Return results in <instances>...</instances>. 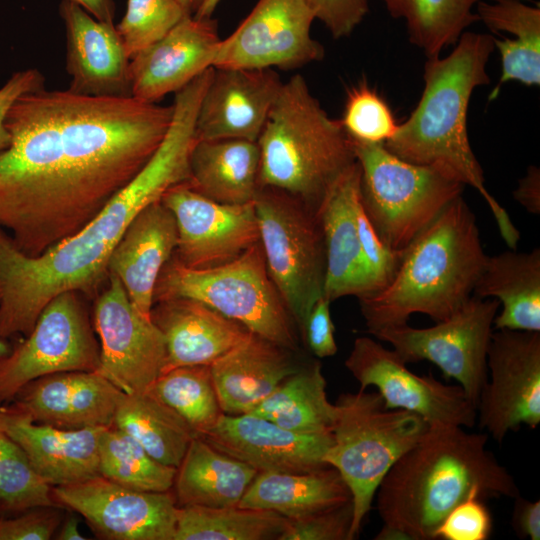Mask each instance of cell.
I'll return each instance as SVG.
<instances>
[{
  "label": "cell",
  "instance_id": "cell-1",
  "mask_svg": "<svg viewBox=\"0 0 540 540\" xmlns=\"http://www.w3.org/2000/svg\"><path fill=\"white\" fill-rule=\"evenodd\" d=\"M173 105L44 88L10 107L0 152V227L39 256L86 226L162 143Z\"/></svg>",
  "mask_w": 540,
  "mask_h": 540
},
{
  "label": "cell",
  "instance_id": "cell-2",
  "mask_svg": "<svg viewBox=\"0 0 540 540\" xmlns=\"http://www.w3.org/2000/svg\"><path fill=\"white\" fill-rule=\"evenodd\" d=\"M195 121L192 110L175 109L162 143L134 179L80 231L45 253L27 256L0 227V338L28 335L44 307L63 292L98 295L109 258L134 217L190 180Z\"/></svg>",
  "mask_w": 540,
  "mask_h": 540
},
{
  "label": "cell",
  "instance_id": "cell-3",
  "mask_svg": "<svg viewBox=\"0 0 540 540\" xmlns=\"http://www.w3.org/2000/svg\"><path fill=\"white\" fill-rule=\"evenodd\" d=\"M487 434L432 424L381 481L376 495L382 522L412 540H435L446 516L470 497L515 498L518 486L486 448Z\"/></svg>",
  "mask_w": 540,
  "mask_h": 540
},
{
  "label": "cell",
  "instance_id": "cell-4",
  "mask_svg": "<svg viewBox=\"0 0 540 540\" xmlns=\"http://www.w3.org/2000/svg\"><path fill=\"white\" fill-rule=\"evenodd\" d=\"M494 49V35L464 32L448 56L428 58L419 102L384 146L407 162L436 168L474 188L507 246L516 249L520 232L485 187L467 133L469 102L475 88L490 83L486 65Z\"/></svg>",
  "mask_w": 540,
  "mask_h": 540
},
{
  "label": "cell",
  "instance_id": "cell-5",
  "mask_svg": "<svg viewBox=\"0 0 540 540\" xmlns=\"http://www.w3.org/2000/svg\"><path fill=\"white\" fill-rule=\"evenodd\" d=\"M486 258L475 216L461 195L403 250L385 288L357 298L368 332L408 324L414 313L447 319L473 295Z\"/></svg>",
  "mask_w": 540,
  "mask_h": 540
},
{
  "label": "cell",
  "instance_id": "cell-6",
  "mask_svg": "<svg viewBox=\"0 0 540 540\" xmlns=\"http://www.w3.org/2000/svg\"><path fill=\"white\" fill-rule=\"evenodd\" d=\"M257 143L259 187L281 190L315 212L356 161L340 121L328 116L299 74L282 84Z\"/></svg>",
  "mask_w": 540,
  "mask_h": 540
},
{
  "label": "cell",
  "instance_id": "cell-7",
  "mask_svg": "<svg viewBox=\"0 0 540 540\" xmlns=\"http://www.w3.org/2000/svg\"><path fill=\"white\" fill-rule=\"evenodd\" d=\"M335 405L333 442L324 462L339 472L351 493L352 540L359 535L381 481L429 424L416 413L385 408L378 392L363 388L341 394Z\"/></svg>",
  "mask_w": 540,
  "mask_h": 540
},
{
  "label": "cell",
  "instance_id": "cell-8",
  "mask_svg": "<svg viewBox=\"0 0 540 540\" xmlns=\"http://www.w3.org/2000/svg\"><path fill=\"white\" fill-rule=\"evenodd\" d=\"M180 297L200 301L254 334L298 349V327L268 274L260 242L209 269L188 268L173 254L157 279L154 303Z\"/></svg>",
  "mask_w": 540,
  "mask_h": 540
},
{
  "label": "cell",
  "instance_id": "cell-9",
  "mask_svg": "<svg viewBox=\"0 0 540 540\" xmlns=\"http://www.w3.org/2000/svg\"><path fill=\"white\" fill-rule=\"evenodd\" d=\"M351 140V139H350ZM360 168V200L381 240L404 250L454 199L464 184L430 166L407 162L384 144L351 140Z\"/></svg>",
  "mask_w": 540,
  "mask_h": 540
},
{
  "label": "cell",
  "instance_id": "cell-10",
  "mask_svg": "<svg viewBox=\"0 0 540 540\" xmlns=\"http://www.w3.org/2000/svg\"><path fill=\"white\" fill-rule=\"evenodd\" d=\"M268 274L302 333L324 295L326 254L315 211L275 188L259 187L253 200Z\"/></svg>",
  "mask_w": 540,
  "mask_h": 540
},
{
  "label": "cell",
  "instance_id": "cell-11",
  "mask_svg": "<svg viewBox=\"0 0 540 540\" xmlns=\"http://www.w3.org/2000/svg\"><path fill=\"white\" fill-rule=\"evenodd\" d=\"M84 295L66 291L40 313L33 329L0 357V406L40 377L66 371H97L100 347Z\"/></svg>",
  "mask_w": 540,
  "mask_h": 540
},
{
  "label": "cell",
  "instance_id": "cell-12",
  "mask_svg": "<svg viewBox=\"0 0 540 540\" xmlns=\"http://www.w3.org/2000/svg\"><path fill=\"white\" fill-rule=\"evenodd\" d=\"M500 303L472 295L456 312L428 328L408 324L372 333L406 363L427 360L455 379L476 406L487 382V352Z\"/></svg>",
  "mask_w": 540,
  "mask_h": 540
},
{
  "label": "cell",
  "instance_id": "cell-13",
  "mask_svg": "<svg viewBox=\"0 0 540 540\" xmlns=\"http://www.w3.org/2000/svg\"><path fill=\"white\" fill-rule=\"evenodd\" d=\"M92 323L100 340L97 371L123 393L148 391L164 366L165 340L112 274L95 297Z\"/></svg>",
  "mask_w": 540,
  "mask_h": 540
},
{
  "label": "cell",
  "instance_id": "cell-14",
  "mask_svg": "<svg viewBox=\"0 0 540 540\" xmlns=\"http://www.w3.org/2000/svg\"><path fill=\"white\" fill-rule=\"evenodd\" d=\"M487 379L477 404L479 427L501 443L521 425L540 423V332L497 329L487 352Z\"/></svg>",
  "mask_w": 540,
  "mask_h": 540
},
{
  "label": "cell",
  "instance_id": "cell-15",
  "mask_svg": "<svg viewBox=\"0 0 540 540\" xmlns=\"http://www.w3.org/2000/svg\"><path fill=\"white\" fill-rule=\"evenodd\" d=\"M406 365L394 350L367 336L354 340L345 360L360 388H377L385 408L416 413L429 425L474 426L476 406L461 386L444 384L432 375H417Z\"/></svg>",
  "mask_w": 540,
  "mask_h": 540
},
{
  "label": "cell",
  "instance_id": "cell-16",
  "mask_svg": "<svg viewBox=\"0 0 540 540\" xmlns=\"http://www.w3.org/2000/svg\"><path fill=\"white\" fill-rule=\"evenodd\" d=\"M314 19L302 0H258L221 39L213 67L293 70L320 61L325 51L311 36Z\"/></svg>",
  "mask_w": 540,
  "mask_h": 540
},
{
  "label": "cell",
  "instance_id": "cell-17",
  "mask_svg": "<svg viewBox=\"0 0 540 540\" xmlns=\"http://www.w3.org/2000/svg\"><path fill=\"white\" fill-rule=\"evenodd\" d=\"M51 491L54 501L80 514L98 538L174 540L178 505L170 491H137L100 475Z\"/></svg>",
  "mask_w": 540,
  "mask_h": 540
},
{
  "label": "cell",
  "instance_id": "cell-18",
  "mask_svg": "<svg viewBox=\"0 0 540 540\" xmlns=\"http://www.w3.org/2000/svg\"><path fill=\"white\" fill-rule=\"evenodd\" d=\"M161 202L172 212L177 225L174 256L188 268L224 265L259 242L253 202L219 203L193 190L188 182L168 189Z\"/></svg>",
  "mask_w": 540,
  "mask_h": 540
},
{
  "label": "cell",
  "instance_id": "cell-19",
  "mask_svg": "<svg viewBox=\"0 0 540 540\" xmlns=\"http://www.w3.org/2000/svg\"><path fill=\"white\" fill-rule=\"evenodd\" d=\"M199 437L258 472L283 473H304L329 467L324 456L333 442L332 432L296 433L251 413H223L217 423Z\"/></svg>",
  "mask_w": 540,
  "mask_h": 540
},
{
  "label": "cell",
  "instance_id": "cell-20",
  "mask_svg": "<svg viewBox=\"0 0 540 540\" xmlns=\"http://www.w3.org/2000/svg\"><path fill=\"white\" fill-rule=\"evenodd\" d=\"M282 84L272 68L213 67L197 112V139L257 142Z\"/></svg>",
  "mask_w": 540,
  "mask_h": 540
},
{
  "label": "cell",
  "instance_id": "cell-21",
  "mask_svg": "<svg viewBox=\"0 0 540 540\" xmlns=\"http://www.w3.org/2000/svg\"><path fill=\"white\" fill-rule=\"evenodd\" d=\"M221 39L211 18L185 16L164 37L130 59L132 97L156 103L213 67Z\"/></svg>",
  "mask_w": 540,
  "mask_h": 540
},
{
  "label": "cell",
  "instance_id": "cell-22",
  "mask_svg": "<svg viewBox=\"0 0 540 540\" xmlns=\"http://www.w3.org/2000/svg\"><path fill=\"white\" fill-rule=\"evenodd\" d=\"M68 90L91 97H132L130 58L115 23L97 20L73 0H61Z\"/></svg>",
  "mask_w": 540,
  "mask_h": 540
},
{
  "label": "cell",
  "instance_id": "cell-23",
  "mask_svg": "<svg viewBox=\"0 0 540 540\" xmlns=\"http://www.w3.org/2000/svg\"><path fill=\"white\" fill-rule=\"evenodd\" d=\"M122 393L98 371H66L31 381L5 405L59 428L109 427Z\"/></svg>",
  "mask_w": 540,
  "mask_h": 540
},
{
  "label": "cell",
  "instance_id": "cell-24",
  "mask_svg": "<svg viewBox=\"0 0 540 540\" xmlns=\"http://www.w3.org/2000/svg\"><path fill=\"white\" fill-rule=\"evenodd\" d=\"M0 427L24 451L32 469L50 487L99 475V437L105 427L64 429L31 421L0 406Z\"/></svg>",
  "mask_w": 540,
  "mask_h": 540
},
{
  "label": "cell",
  "instance_id": "cell-25",
  "mask_svg": "<svg viewBox=\"0 0 540 540\" xmlns=\"http://www.w3.org/2000/svg\"><path fill=\"white\" fill-rule=\"evenodd\" d=\"M360 202V168L355 161L334 182L319 208L326 274L324 296L330 301L371 292L356 223Z\"/></svg>",
  "mask_w": 540,
  "mask_h": 540
},
{
  "label": "cell",
  "instance_id": "cell-26",
  "mask_svg": "<svg viewBox=\"0 0 540 540\" xmlns=\"http://www.w3.org/2000/svg\"><path fill=\"white\" fill-rule=\"evenodd\" d=\"M151 320L165 340L161 374L183 366L211 365L250 334L241 323L190 298L155 302Z\"/></svg>",
  "mask_w": 540,
  "mask_h": 540
},
{
  "label": "cell",
  "instance_id": "cell-27",
  "mask_svg": "<svg viewBox=\"0 0 540 540\" xmlns=\"http://www.w3.org/2000/svg\"><path fill=\"white\" fill-rule=\"evenodd\" d=\"M178 243L172 212L155 201L131 221L108 261V275L116 276L137 311L151 319L159 274Z\"/></svg>",
  "mask_w": 540,
  "mask_h": 540
},
{
  "label": "cell",
  "instance_id": "cell-28",
  "mask_svg": "<svg viewBox=\"0 0 540 540\" xmlns=\"http://www.w3.org/2000/svg\"><path fill=\"white\" fill-rule=\"evenodd\" d=\"M301 366L294 351L250 332L210 365L223 413L251 412Z\"/></svg>",
  "mask_w": 540,
  "mask_h": 540
},
{
  "label": "cell",
  "instance_id": "cell-29",
  "mask_svg": "<svg viewBox=\"0 0 540 540\" xmlns=\"http://www.w3.org/2000/svg\"><path fill=\"white\" fill-rule=\"evenodd\" d=\"M473 295L502 305L493 321L496 330L540 332V249L487 256Z\"/></svg>",
  "mask_w": 540,
  "mask_h": 540
},
{
  "label": "cell",
  "instance_id": "cell-30",
  "mask_svg": "<svg viewBox=\"0 0 540 540\" xmlns=\"http://www.w3.org/2000/svg\"><path fill=\"white\" fill-rule=\"evenodd\" d=\"M260 150L243 139L198 140L190 154L189 186L223 204L253 202L259 188Z\"/></svg>",
  "mask_w": 540,
  "mask_h": 540
},
{
  "label": "cell",
  "instance_id": "cell-31",
  "mask_svg": "<svg viewBox=\"0 0 540 540\" xmlns=\"http://www.w3.org/2000/svg\"><path fill=\"white\" fill-rule=\"evenodd\" d=\"M349 501L346 483L329 466L304 473L258 472L237 506L296 519Z\"/></svg>",
  "mask_w": 540,
  "mask_h": 540
},
{
  "label": "cell",
  "instance_id": "cell-32",
  "mask_svg": "<svg viewBox=\"0 0 540 540\" xmlns=\"http://www.w3.org/2000/svg\"><path fill=\"white\" fill-rule=\"evenodd\" d=\"M258 471L197 436L177 467L173 487L178 506H237Z\"/></svg>",
  "mask_w": 540,
  "mask_h": 540
},
{
  "label": "cell",
  "instance_id": "cell-33",
  "mask_svg": "<svg viewBox=\"0 0 540 540\" xmlns=\"http://www.w3.org/2000/svg\"><path fill=\"white\" fill-rule=\"evenodd\" d=\"M479 21L494 34L507 32L515 38L498 39L494 46L501 57V75L494 95L509 81L540 85V8L520 0H481L476 4Z\"/></svg>",
  "mask_w": 540,
  "mask_h": 540
},
{
  "label": "cell",
  "instance_id": "cell-34",
  "mask_svg": "<svg viewBox=\"0 0 540 540\" xmlns=\"http://www.w3.org/2000/svg\"><path fill=\"white\" fill-rule=\"evenodd\" d=\"M301 434L332 432L337 408L329 402L326 380L317 360L288 376L251 412Z\"/></svg>",
  "mask_w": 540,
  "mask_h": 540
},
{
  "label": "cell",
  "instance_id": "cell-35",
  "mask_svg": "<svg viewBox=\"0 0 540 540\" xmlns=\"http://www.w3.org/2000/svg\"><path fill=\"white\" fill-rule=\"evenodd\" d=\"M112 425L134 438L154 459L176 468L198 436L177 412L149 391L122 393Z\"/></svg>",
  "mask_w": 540,
  "mask_h": 540
},
{
  "label": "cell",
  "instance_id": "cell-36",
  "mask_svg": "<svg viewBox=\"0 0 540 540\" xmlns=\"http://www.w3.org/2000/svg\"><path fill=\"white\" fill-rule=\"evenodd\" d=\"M287 518L268 510L178 506L174 540H279Z\"/></svg>",
  "mask_w": 540,
  "mask_h": 540
},
{
  "label": "cell",
  "instance_id": "cell-37",
  "mask_svg": "<svg viewBox=\"0 0 540 540\" xmlns=\"http://www.w3.org/2000/svg\"><path fill=\"white\" fill-rule=\"evenodd\" d=\"M389 14L405 20L409 41L427 58L439 56L479 21L473 7L481 0H381Z\"/></svg>",
  "mask_w": 540,
  "mask_h": 540
},
{
  "label": "cell",
  "instance_id": "cell-38",
  "mask_svg": "<svg viewBox=\"0 0 540 540\" xmlns=\"http://www.w3.org/2000/svg\"><path fill=\"white\" fill-rule=\"evenodd\" d=\"M99 475L137 491L173 488L177 468L160 463L129 434L111 425L99 437Z\"/></svg>",
  "mask_w": 540,
  "mask_h": 540
},
{
  "label": "cell",
  "instance_id": "cell-39",
  "mask_svg": "<svg viewBox=\"0 0 540 540\" xmlns=\"http://www.w3.org/2000/svg\"><path fill=\"white\" fill-rule=\"evenodd\" d=\"M148 391L177 412L198 436L223 414L210 365L174 368L161 374Z\"/></svg>",
  "mask_w": 540,
  "mask_h": 540
},
{
  "label": "cell",
  "instance_id": "cell-40",
  "mask_svg": "<svg viewBox=\"0 0 540 540\" xmlns=\"http://www.w3.org/2000/svg\"><path fill=\"white\" fill-rule=\"evenodd\" d=\"M1 513L58 505L51 487L32 469L21 447L0 427ZM60 506V505H59Z\"/></svg>",
  "mask_w": 540,
  "mask_h": 540
},
{
  "label": "cell",
  "instance_id": "cell-41",
  "mask_svg": "<svg viewBox=\"0 0 540 540\" xmlns=\"http://www.w3.org/2000/svg\"><path fill=\"white\" fill-rule=\"evenodd\" d=\"M339 121L351 140L369 144H385L399 125L387 102L365 81L348 90Z\"/></svg>",
  "mask_w": 540,
  "mask_h": 540
},
{
  "label": "cell",
  "instance_id": "cell-42",
  "mask_svg": "<svg viewBox=\"0 0 540 540\" xmlns=\"http://www.w3.org/2000/svg\"><path fill=\"white\" fill-rule=\"evenodd\" d=\"M185 16L177 0H127L116 29L131 59L164 37Z\"/></svg>",
  "mask_w": 540,
  "mask_h": 540
},
{
  "label": "cell",
  "instance_id": "cell-43",
  "mask_svg": "<svg viewBox=\"0 0 540 540\" xmlns=\"http://www.w3.org/2000/svg\"><path fill=\"white\" fill-rule=\"evenodd\" d=\"M356 223L370 293H373L392 281L399 268L403 250H394L381 240L365 214L361 200L356 210Z\"/></svg>",
  "mask_w": 540,
  "mask_h": 540
},
{
  "label": "cell",
  "instance_id": "cell-44",
  "mask_svg": "<svg viewBox=\"0 0 540 540\" xmlns=\"http://www.w3.org/2000/svg\"><path fill=\"white\" fill-rule=\"evenodd\" d=\"M352 502L301 518L287 519L279 540H350Z\"/></svg>",
  "mask_w": 540,
  "mask_h": 540
},
{
  "label": "cell",
  "instance_id": "cell-45",
  "mask_svg": "<svg viewBox=\"0 0 540 540\" xmlns=\"http://www.w3.org/2000/svg\"><path fill=\"white\" fill-rule=\"evenodd\" d=\"M491 530L492 518L484 500L470 497L446 516L435 532V540H486Z\"/></svg>",
  "mask_w": 540,
  "mask_h": 540
},
{
  "label": "cell",
  "instance_id": "cell-46",
  "mask_svg": "<svg viewBox=\"0 0 540 540\" xmlns=\"http://www.w3.org/2000/svg\"><path fill=\"white\" fill-rule=\"evenodd\" d=\"M62 506H39L0 517V540H49L63 520Z\"/></svg>",
  "mask_w": 540,
  "mask_h": 540
},
{
  "label": "cell",
  "instance_id": "cell-47",
  "mask_svg": "<svg viewBox=\"0 0 540 540\" xmlns=\"http://www.w3.org/2000/svg\"><path fill=\"white\" fill-rule=\"evenodd\" d=\"M335 39L349 36L369 10L368 0H302Z\"/></svg>",
  "mask_w": 540,
  "mask_h": 540
},
{
  "label": "cell",
  "instance_id": "cell-48",
  "mask_svg": "<svg viewBox=\"0 0 540 540\" xmlns=\"http://www.w3.org/2000/svg\"><path fill=\"white\" fill-rule=\"evenodd\" d=\"M330 303L324 295L320 297L311 308L302 330L305 342L317 358L331 357L338 350Z\"/></svg>",
  "mask_w": 540,
  "mask_h": 540
},
{
  "label": "cell",
  "instance_id": "cell-49",
  "mask_svg": "<svg viewBox=\"0 0 540 540\" xmlns=\"http://www.w3.org/2000/svg\"><path fill=\"white\" fill-rule=\"evenodd\" d=\"M45 77L36 68H27L11 75L0 88V152L11 143V136L5 126L6 115L21 95L45 87Z\"/></svg>",
  "mask_w": 540,
  "mask_h": 540
},
{
  "label": "cell",
  "instance_id": "cell-50",
  "mask_svg": "<svg viewBox=\"0 0 540 540\" xmlns=\"http://www.w3.org/2000/svg\"><path fill=\"white\" fill-rule=\"evenodd\" d=\"M512 528L516 535L530 540L540 539V501H529L520 495L514 498Z\"/></svg>",
  "mask_w": 540,
  "mask_h": 540
},
{
  "label": "cell",
  "instance_id": "cell-51",
  "mask_svg": "<svg viewBox=\"0 0 540 540\" xmlns=\"http://www.w3.org/2000/svg\"><path fill=\"white\" fill-rule=\"evenodd\" d=\"M514 199L529 213L540 214V171L536 166H529L526 175L519 180L513 191Z\"/></svg>",
  "mask_w": 540,
  "mask_h": 540
},
{
  "label": "cell",
  "instance_id": "cell-52",
  "mask_svg": "<svg viewBox=\"0 0 540 540\" xmlns=\"http://www.w3.org/2000/svg\"><path fill=\"white\" fill-rule=\"evenodd\" d=\"M84 8L89 14L100 21L114 23V0H73Z\"/></svg>",
  "mask_w": 540,
  "mask_h": 540
},
{
  "label": "cell",
  "instance_id": "cell-53",
  "mask_svg": "<svg viewBox=\"0 0 540 540\" xmlns=\"http://www.w3.org/2000/svg\"><path fill=\"white\" fill-rule=\"evenodd\" d=\"M56 539L59 540H83L87 539L79 530V520L74 515H69L62 520L58 528Z\"/></svg>",
  "mask_w": 540,
  "mask_h": 540
},
{
  "label": "cell",
  "instance_id": "cell-54",
  "mask_svg": "<svg viewBox=\"0 0 540 540\" xmlns=\"http://www.w3.org/2000/svg\"><path fill=\"white\" fill-rule=\"evenodd\" d=\"M375 540H412L403 530L383 523L381 529L374 537Z\"/></svg>",
  "mask_w": 540,
  "mask_h": 540
},
{
  "label": "cell",
  "instance_id": "cell-55",
  "mask_svg": "<svg viewBox=\"0 0 540 540\" xmlns=\"http://www.w3.org/2000/svg\"><path fill=\"white\" fill-rule=\"evenodd\" d=\"M220 0H203L201 6L193 15L197 18H211Z\"/></svg>",
  "mask_w": 540,
  "mask_h": 540
},
{
  "label": "cell",
  "instance_id": "cell-56",
  "mask_svg": "<svg viewBox=\"0 0 540 540\" xmlns=\"http://www.w3.org/2000/svg\"><path fill=\"white\" fill-rule=\"evenodd\" d=\"M184 13L193 16L201 6L203 0H177Z\"/></svg>",
  "mask_w": 540,
  "mask_h": 540
},
{
  "label": "cell",
  "instance_id": "cell-57",
  "mask_svg": "<svg viewBox=\"0 0 540 540\" xmlns=\"http://www.w3.org/2000/svg\"><path fill=\"white\" fill-rule=\"evenodd\" d=\"M0 299H1V289H0ZM11 349V346L8 344L6 339L0 338V357L6 355Z\"/></svg>",
  "mask_w": 540,
  "mask_h": 540
},
{
  "label": "cell",
  "instance_id": "cell-58",
  "mask_svg": "<svg viewBox=\"0 0 540 540\" xmlns=\"http://www.w3.org/2000/svg\"><path fill=\"white\" fill-rule=\"evenodd\" d=\"M0 512H1V505H0Z\"/></svg>",
  "mask_w": 540,
  "mask_h": 540
}]
</instances>
